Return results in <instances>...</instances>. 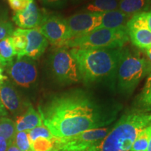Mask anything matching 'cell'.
<instances>
[{"label": "cell", "instance_id": "6da1fadb", "mask_svg": "<svg viewBox=\"0 0 151 151\" xmlns=\"http://www.w3.org/2000/svg\"><path fill=\"white\" fill-rule=\"evenodd\" d=\"M43 123L57 139H64L108 122L101 107L81 90L56 96L39 108Z\"/></svg>", "mask_w": 151, "mask_h": 151}, {"label": "cell", "instance_id": "7a4b0ae2", "mask_svg": "<svg viewBox=\"0 0 151 151\" xmlns=\"http://www.w3.org/2000/svg\"><path fill=\"white\" fill-rule=\"evenodd\" d=\"M151 125V113L136 110L124 115L104 138L91 146L70 147L54 142L56 151H129L140 132Z\"/></svg>", "mask_w": 151, "mask_h": 151}, {"label": "cell", "instance_id": "3957f363", "mask_svg": "<svg viewBox=\"0 0 151 151\" xmlns=\"http://www.w3.org/2000/svg\"><path fill=\"white\" fill-rule=\"evenodd\" d=\"M124 51L122 48L69 50L76 62L80 81L85 83L104 80L115 75Z\"/></svg>", "mask_w": 151, "mask_h": 151}, {"label": "cell", "instance_id": "277c9868", "mask_svg": "<svg viewBox=\"0 0 151 151\" xmlns=\"http://www.w3.org/2000/svg\"><path fill=\"white\" fill-rule=\"evenodd\" d=\"M129 40L127 27L122 29L97 28L86 35L71 39L67 43L65 48H122Z\"/></svg>", "mask_w": 151, "mask_h": 151}, {"label": "cell", "instance_id": "5b68a950", "mask_svg": "<svg viewBox=\"0 0 151 151\" xmlns=\"http://www.w3.org/2000/svg\"><path fill=\"white\" fill-rule=\"evenodd\" d=\"M150 71L151 66L145 58L124 50L117 69L118 88L124 92H132Z\"/></svg>", "mask_w": 151, "mask_h": 151}, {"label": "cell", "instance_id": "8992f818", "mask_svg": "<svg viewBox=\"0 0 151 151\" xmlns=\"http://www.w3.org/2000/svg\"><path fill=\"white\" fill-rule=\"evenodd\" d=\"M53 78L62 84H73L80 81L76 62L67 48H57L49 59Z\"/></svg>", "mask_w": 151, "mask_h": 151}, {"label": "cell", "instance_id": "52a82bcc", "mask_svg": "<svg viewBox=\"0 0 151 151\" xmlns=\"http://www.w3.org/2000/svg\"><path fill=\"white\" fill-rule=\"evenodd\" d=\"M50 43L57 48L65 47L70 40L67 20L56 15H46L39 27L37 28Z\"/></svg>", "mask_w": 151, "mask_h": 151}, {"label": "cell", "instance_id": "ba28073f", "mask_svg": "<svg viewBox=\"0 0 151 151\" xmlns=\"http://www.w3.org/2000/svg\"><path fill=\"white\" fill-rule=\"evenodd\" d=\"M6 68L11 81L17 86L29 88L37 81V64L35 60L28 57L24 56L14 60Z\"/></svg>", "mask_w": 151, "mask_h": 151}, {"label": "cell", "instance_id": "9c48e42d", "mask_svg": "<svg viewBox=\"0 0 151 151\" xmlns=\"http://www.w3.org/2000/svg\"><path fill=\"white\" fill-rule=\"evenodd\" d=\"M126 27L129 38L135 46L146 50L151 48V31L148 27L145 12L134 15Z\"/></svg>", "mask_w": 151, "mask_h": 151}, {"label": "cell", "instance_id": "30bf717a", "mask_svg": "<svg viewBox=\"0 0 151 151\" xmlns=\"http://www.w3.org/2000/svg\"><path fill=\"white\" fill-rule=\"evenodd\" d=\"M66 20L71 40L97 29L101 22V13L86 12L77 14Z\"/></svg>", "mask_w": 151, "mask_h": 151}, {"label": "cell", "instance_id": "8fae6325", "mask_svg": "<svg viewBox=\"0 0 151 151\" xmlns=\"http://www.w3.org/2000/svg\"><path fill=\"white\" fill-rule=\"evenodd\" d=\"M0 100L4 108L14 114L24 113L30 105L22 99L13 83L8 81L0 85Z\"/></svg>", "mask_w": 151, "mask_h": 151}, {"label": "cell", "instance_id": "7c38bea8", "mask_svg": "<svg viewBox=\"0 0 151 151\" xmlns=\"http://www.w3.org/2000/svg\"><path fill=\"white\" fill-rule=\"evenodd\" d=\"M46 14L39 10L37 6L32 0L24 10L15 12L13 20L20 29H37L39 27Z\"/></svg>", "mask_w": 151, "mask_h": 151}, {"label": "cell", "instance_id": "4fadbf2b", "mask_svg": "<svg viewBox=\"0 0 151 151\" xmlns=\"http://www.w3.org/2000/svg\"><path fill=\"white\" fill-rule=\"evenodd\" d=\"M21 29L27 40L24 56L33 60L38 59L44 53L48 47V40L37 29Z\"/></svg>", "mask_w": 151, "mask_h": 151}, {"label": "cell", "instance_id": "5bb4252c", "mask_svg": "<svg viewBox=\"0 0 151 151\" xmlns=\"http://www.w3.org/2000/svg\"><path fill=\"white\" fill-rule=\"evenodd\" d=\"M16 132L29 131L43 124L42 118L39 111L29 105L24 112L20 116H17L16 122Z\"/></svg>", "mask_w": 151, "mask_h": 151}, {"label": "cell", "instance_id": "9a60e30c", "mask_svg": "<svg viewBox=\"0 0 151 151\" xmlns=\"http://www.w3.org/2000/svg\"><path fill=\"white\" fill-rule=\"evenodd\" d=\"M129 16L123 14L120 10L101 13V22L98 28L108 29H122L126 28Z\"/></svg>", "mask_w": 151, "mask_h": 151}, {"label": "cell", "instance_id": "2e32d148", "mask_svg": "<svg viewBox=\"0 0 151 151\" xmlns=\"http://www.w3.org/2000/svg\"><path fill=\"white\" fill-rule=\"evenodd\" d=\"M149 4L148 0H120L118 8L128 16L141 13Z\"/></svg>", "mask_w": 151, "mask_h": 151}, {"label": "cell", "instance_id": "e0dca14e", "mask_svg": "<svg viewBox=\"0 0 151 151\" xmlns=\"http://www.w3.org/2000/svg\"><path fill=\"white\" fill-rule=\"evenodd\" d=\"M16 56L11 37L0 41V62L4 67H7Z\"/></svg>", "mask_w": 151, "mask_h": 151}, {"label": "cell", "instance_id": "ac0fdd59", "mask_svg": "<svg viewBox=\"0 0 151 151\" xmlns=\"http://www.w3.org/2000/svg\"><path fill=\"white\" fill-rule=\"evenodd\" d=\"M118 0H94L86 6V11L90 13H105L118 9Z\"/></svg>", "mask_w": 151, "mask_h": 151}, {"label": "cell", "instance_id": "d6986e66", "mask_svg": "<svg viewBox=\"0 0 151 151\" xmlns=\"http://www.w3.org/2000/svg\"><path fill=\"white\" fill-rule=\"evenodd\" d=\"M16 134V124L14 121L5 117L0 118V137L5 139L11 144L14 140Z\"/></svg>", "mask_w": 151, "mask_h": 151}, {"label": "cell", "instance_id": "ffe728a7", "mask_svg": "<svg viewBox=\"0 0 151 151\" xmlns=\"http://www.w3.org/2000/svg\"><path fill=\"white\" fill-rule=\"evenodd\" d=\"M138 104L142 111H151V73L147 78L143 88L138 97Z\"/></svg>", "mask_w": 151, "mask_h": 151}, {"label": "cell", "instance_id": "44dd1931", "mask_svg": "<svg viewBox=\"0 0 151 151\" xmlns=\"http://www.w3.org/2000/svg\"><path fill=\"white\" fill-rule=\"evenodd\" d=\"M11 38L13 46L16 50L17 58L24 57V52L27 46V40L22 32V29L20 28L15 29Z\"/></svg>", "mask_w": 151, "mask_h": 151}, {"label": "cell", "instance_id": "7402d4cb", "mask_svg": "<svg viewBox=\"0 0 151 151\" xmlns=\"http://www.w3.org/2000/svg\"><path fill=\"white\" fill-rule=\"evenodd\" d=\"M14 32V25L9 20L6 10L0 8V41L11 37Z\"/></svg>", "mask_w": 151, "mask_h": 151}, {"label": "cell", "instance_id": "603a6c76", "mask_svg": "<svg viewBox=\"0 0 151 151\" xmlns=\"http://www.w3.org/2000/svg\"><path fill=\"white\" fill-rule=\"evenodd\" d=\"M151 134V125L140 132L132 144V151H147Z\"/></svg>", "mask_w": 151, "mask_h": 151}, {"label": "cell", "instance_id": "cb8c5ba5", "mask_svg": "<svg viewBox=\"0 0 151 151\" xmlns=\"http://www.w3.org/2000/svg\"><path fill=\"white\" fill-rule=\"evenodd\" d=\"M13 142L22 151H33L30 143L28 131L16 132Z\"/></svg>", "mask_w": 151, "mask_h": 151}, {"label": "cell", "instance_id": "d4e9b609", "mask_svg": "<svg viewBox=\"0 0 151 151\" xmlns=\"http://www.w3.org/2000/svg\"><path fill=\"white\" fill-rule=\"evenodd\" d=\"M28 134H29V138L31 144L36 139H39V138H45L47 139H55L48 128L43 124V123L41 125L38 126V127L28 131Z\"/></svg>", "mask_w": 151, "mask_h": 151}, {"label": "cell", "instance_id": "484cf974", "mask_svg": "<svg viewBox=\"0 0 151 151\" xmlns=\"http://www.w3.org/2000/svg\"><path fill=\"white\" fill-rule=\"evenodd\" d=\"M54 140L55 139H47L45 138H39L32 143V148L33 151H47L52 148Z\"/></svg>", "mask_w": 151, "mask_h": 151}, {"label": "cell", "instance_id": "4316f807", "mask_svg": "<svg viewBox=\"0 0 151 151\" xmlns=\"http://www.w3.org/2000/svg\"><path fill=\"white\" fill-rule=\"evenodd\" d=\"M9 4L14 12L24 10L32 0H8Z\"/></svg>", "mask_w": 151, "mask_h": 151}, {"label": "cell", "instance_id": "83f0119b", "mask_svg": "<svg viewBox=\"0 0 151 151\" xmlns=\"http://www.w3.org/2000/svg\"><path fill=\"white\" fill-rule=\"evenodd\" d=\"M43 4L50 7H62L65 4L67 0H40Z\"/></svg>", "mask_w": 151, "mask_h": 151}, {"label": "cell", "instance_id": "f1b7e54d", "mask_svg": "<svg viewBox=\"0 0 151 151\" xmlns=\"http://www.w3.org/2000/svg\"><path fill=\"white\" fill-rule=\"evenodd\" d=\"M9 143L2 137H0V151H7Z\"/></svg>", "mask_w": 151, "mask_h": 151}, {"label": "cell", "instance_id": "f546056e", "mask_svg": "<svg viewBox=\"0 0 151 151\" xmlns=\"http://www.w3.org/2000/svg\"><path fill=\"white\" fill-rule=\"evenodd\" d=\"M4 67H3L2 65L0 62V85L2 84L5 81H6L7 76H6L5 75H4Z\"/></svg>", "mask_w": 151, "mask_h": 151}, {"label": "cell", "instance_id": "4dcf8cb0", "mask_svg": "<svg viewBox=\"0 0 151 151\" xmlns=\"http://www.w3.org/2000/svg\"><path fill=\"white\" fill-rule=\"evenodd\" d=\"M145 16H146L148 27L151 31V11L150 12H145Z\"/></svg>", "mask_w": 151, "mask_h": 151}, {"label": "cell", "instance_id": "1f68e13d", "mask_svg": "<svg viewBox=\"0 0 151 151\" xmlns=\"http://www.w3.org/2000/svg\"><path fill=\"white\" fill-rule=\"evenodd\" d=\"M7 151H22V150H20V149H19L18 147L14 144V142H12L11 144H9Z\"/></svg>", "mask_w": 151, "mask_h": 151}, {"label": "cell", "instance_id": "d6a6232c", "mask_svg": "<svg viewBox=\"0 0 151 151\" xmlns=\"http://www.w3.org/2000/svg\"><path fill=\"white\" fill-rule=\"evenodd\" d=\"M6 115V112L5 111V108L1 100H0V116H5Z\"/></svg>", "mask_w": 151, "mask_h": 151}, {"label": "cell", "instance_id": "836d02e7", "mask_svg": "<svg viewBox=\"0 0 151 151\" xmlns=\"http://www.w3.org/2000/svg\"><path fill=\"white\" fill-rule=\"evenodd\" d=\"M146 52H147V55H148L149 60H150V61L151 62V48L150 49H148V50H147Z\"/></svg>", "mask_w": 151, "mask_h": 151}, {"label": "cell", "instance_id": "e575fe53", "mask_svg": "<svg viewBox=\"0 0 151 151\" xmlns=\"http://www.w3.org/2000/svg\"><path fill=\"white\" fill-rule=\"evenodd\" d=\"M147 151H151V134L150 137V139H149L148 146V148H147Z\"/></svg>", "mask_w": 151, "mask_h": 151}, {"label": "cell", "instance_id": "d590c367", "mask_svg": "<svg viewBox=\"0 0 151 151\" xmlns=\"http://www.w3.org/2000/svg\"><path fill=\"white\" fill-rule=\"evenodd\" d=\"M47 151H56V149H55V148L54 146H52V148H50V150H47Z\"/></svg>", "mask_w": 151, "mask_h": 151}, {"label": "cell", "instance_id": "8d00e7d4", "mask_svg": "<svg viewBox=\"0 0 151 151\" xmlns=\"http://www.w3.org/2000/svg\"><path fill=\"white\" fill-rule=\"evenodd\" d=\"M73 1H77V0H73Z\"/></svg>", "mask_w": 151, "mask_h": 151}]
</instances>
